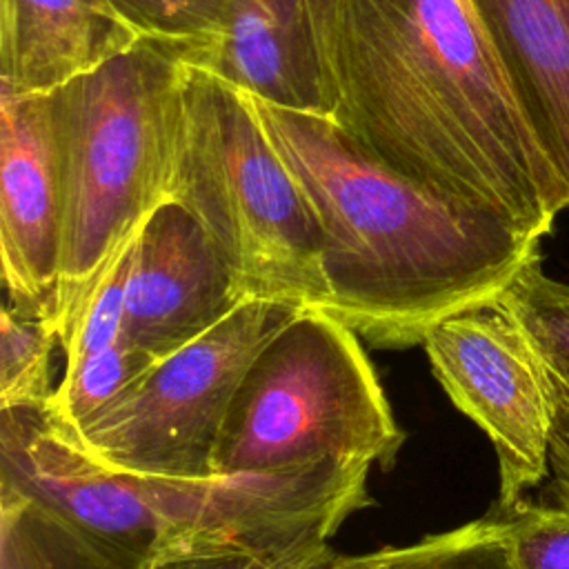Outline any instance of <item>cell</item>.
Wrapping results in <instances>:
<instances>
[{
    "instance_id": "cell-26",
    "label": "cell",
    "mask_w": 569,
    "mask_h": 569,
    "mask_svg": "<svg viewBox=\"0 0 569 569\" xmlns=\"http://www.w3.org/2000/svg\"><path fill=\"white\" fill-rule=\"evenodd\" d=\"M465 4H467V0H465ZM469 11H471V9H469Z\"/></svg>"
},
{
    "instance_id": "cell-11",
    "label": "cell",
    "mask_w": 569,
    "mask_h": 569,
    "mask_svg": "<svg viewBox=\"0 0 569 569\" xmlns=\"http://www.w3.org/2000/svg\"><path fill=\"white\" fill-rule=\"evenodd\" d=\"M569 196V0H467Z\"/></svg>"
},
{
    "instance_id": "cell-4",
    "label": "cell",
    "mask_w": 569,
    "mask_h": 569,
    "mask_svg": "<svg viewBox=\"0 0 569 569\" xmlns=\"http://www.w3.org/2000/svg\"><path fill=\"white\" fill-rule=\"evenodd\" d=\"M184 64L138 42L51 91L64 184L58 340L144 220L171 202Z\"/></svg>"
},
{
    "instance_id": "cell-5",
    "label": "cell",
    "mask_w": 569,
    "mask_h": 569,
    "mask_svg": "<svg viewBox=\"0 0 569 569\" xmlns=\"http://www.w3.org/2000/svg\"><path fill=\"white\" fill-rule=\"evenodd\" d=\"M171 200L211 236L247 298L327 311L320 236L244 91L184 64Z\"/></svg>"
},
{
    "instance_id": "cell-1",
    "label": "cell",
    "mask_w": 569,
    "mask_h": 569,
    "mask_svg": "<svg viewBox=\"0 0 569 569\" xmlns=\"http://www.w3.org/2000/svg\"><path fill=\"white\" fill-rule=\"evenodd\" d=\"M331 118L391 167L542 240L569 196L465 0H336Z\"/></svg>"
},
{
    "instance_id": "cell-9",
    "label": "cell",
    "mask_w": 569,
    "mask_h": 569,
    "mask_svg": "<svg viewBox=\"0 0 569 569\" xmlns=\"http://www.w3.org/2000/svg\"><path fill=\"white\" fill-rule=\"evenodd\" d=\"M64 184L51 93L0 89V260L9 305L53 320Z\"/></svg>"
},
{
    "instance_id": "cell-21",
    "label": "cell",
    "mask_w": 569,
    "mask_h": 569,
    "mask_svg": "<svg viewBox=\"0 0 569 569\" xmlns=\"http://www.w3.org/2000/svg\"><path fill=\"white\" fill-rule=\"evenodd\" d=\"M518 569H569V507L562 502L518 500L496 507Z\"/></svg>"
},
{
    "instance_id": "cell-10",
    "label": "cell",
    "mask_w": 569,
    "mask_h": 569,
    "mask_svg": "<svg viewBox=\"0 0 569 569\" xmlns=\"http://www.w3.org/2000/svg\"><path fill=\"white\" fill-rule=\"evenodd\" d=\"M247 296L204 227L160 204L131 242L122 340L160 358L229 316Z\"/></svg>"
},
{
    "instance_id": "cell-3",
    "label": "cell",
    "mask_w": 569,
    "mask_h": 569,
    "mask_svg": "<svg viewBox=\"0 0 569 569\" xmlns=\"http://www.w3.org/2000/svg\"><path fill=\"white\" fill-rule=\"evenodd\" d=\"M371 467L338 460L269 473L160 478L96 462L42 409H0V487L60 513L118 567L207 542L333 536L371 505Z\"/></svg>"
},
{
    "instance_id": "cell-7",
    "label": "cell",
    "mask_w": 569,
    "mask_h": 569,
    "mask_svg": "<svg viewBox=\"0 0 569 569\" xmlns=\"http://www.w3.org/2000/svg\"><path fill=\"white\" fill-rule=\"evenodd\" d=\"M300 309L284 300L244 298L211 329L156 358L109 407L67 433L96 462L118 471L216 476L213 451L247 367Z\"/></svg>"
},
{
    "instance_id": "cell-15",
    "label": "cell",
    "mask_w": 569,
    "mask_h": 569,
    "mask_svg": "<svg viewBox=\"0 0 569 569\" xmlns=\"http://www.w3.org/2000/svg\"><path fill=\"white\" fill-rule=\"evenodd\" d=\"M0 569H122L42 502L0 487Z\"/></svg>"
},
{
    "instance_id": "cell-8",
    "label": "cell",
    "mask_w": 569,
    "mask_h": 569,
    "mask_svg": "<svg viewBox=\"0 0 569 569\" xmlns=\"http://www.w3.org/2000/svg\"><path fill=\"white\" fill-rule=\"evenodd\" d=\"M449 400L489 438L505 509L551 476L558 385L536 342L496 300L451 313L422 338Z\"/></svg>"
},
{
    "instance_id": "cell-2",
    "label": "cell",
    "mask_w": 569,
    "mask_h": 569,
    "mask_svg": "<svg viewBox=\"0 0 569 569\" xmlns=\"http://www.w3.org/2000/svg\"><path fill=\"white\" fill-rule=\"evenodd\" d=\"M244 98L313 216L327 313L360 340L422 345L436 322L489 305L540 256L538 238L391 167L329 113Z\"/></svg>"
},
{
    "instance_id": "cell-17",
    "label": "cell",
    "mask_w": 569,
    "mask_h": 569,
    "mask_svg": "<svg viewBox=\"0 0 569 569\" xmlns=\"http://www.w3.org/2000/svg\"><path fill=\"white\" fill-rule=\"evenodd\" d=\"M147 351L127 340L96 351L69 367L56 385L44 411L64 431H78L109 407L153 362Z\"/></svg>"
},
{
    "instance_id": "cell-14",
    "label": "cell",
    "mask_w": 569,
    "mask_h": 569,
    "mask_svg": "<svg viewBox=\"0 0 569 569\" xmlns=\"http://www.w3.org/2000/svg\"><path fill=\"white\" fill-rule=\"evenodd\" d=\"M329 538L309 531L278 542H207L160 553L138 569H389L407 547L342 553Z\"/></svg>"
},
{
    "instance_id": "cell-16",
    "label": "cell",
    "mask_w": 569,
    "mask_h": 569,
    "mask_svg": "<svg viewBox=\"0 0 569 569\" xmlns=\"http://www.w3.org/2000/svg\"><path fill=\"white\" fill-rule=\"evenodd\" d=\"M142 42L187 64L213 69L238 9V0H111Z\"/></svg>"
},
{
    "instance_id": "cell-19",
    "label": "cell",
    "mask_w": 569,
    "mask_h": 569,
    "mask_svg": "<svg viewBox=\"0 0 569 569\" xmlns=\"http://www.w3.org/2000/svg\"><path fill=\"white\" fill-rule=\"evenodd\" d=\"M493 300L529 333L553 376L569 378V282L545 273L536 256Z\"/></svg>"
},
{
    "instance_id": "cell-22",
    "label": "cell",
    "mask_w": 569,
    "mask_h": 569,
    "mask_svg": "<svg viewBox=\"0 0 569 569\" xmlns=\"http://www.w3.org/2000/svg\"><path fill=\"white\" fill-rule=\"evenodd\" d=\"M131 242L133 238L109 262V267L96 282L91 296L87 298L82 311L78 313L71 331L60 342L64 353V367L96 351L109 349L122 340Z\"/></svg>"
},
{
    "instance_id": "cell-20",
    "label": "cell",
    "mask_w": 569,
    "mask_h": 569,
    "mask_svg": "<svg viewBox=\"0 0 569 569\" xmlns=\"http://www.w3.org/2000/svg\"><path fill=\"white\" fill-rule=\"evenodd\" d=\"M389 569H518L502 520L491 511L405 547Z\"/></svg>"
},
{
    "instance_id": "cell-18",
    "label": "cell",
    "mask_w": 569,
    "mask_h": 569,
    "mask_svg": "<svg viewBox=\"0 0 569 569\" xmlns=\"http://www.w3.org/2000/svg\"><path fill=\"white\" fill-rule=\"evenodd\" d=\"M53 325L4 305L0 313V409H42L51 400Z\"/></svg>"
},
{
    "instance_id": "cell-25",
    "label": "cell",
    "mask_w": 569,
    "mask_h": 569,
    "mask_svg": "<svg viewBox=\"0 0 569 569\" xmlns=\"http://www.w3.org/2000/svg\"><path fill=\"white\" fill-rule=\"evenodd\" d=\"M556 385H558V425H556V436L569 445V378H556Z\"/></svg>"
},
{
    "instance_id": "cell-12",
    "label": "cell",
    "mask_w": 569,
    "mask_h": 569,
    "mask_svg": "<svg viewBox=\"0 0 569 569\" xmlns=\"http://www.w3.org/2000/svg\"><path fill=\"white\" fill-rule=\"evenodd\" d=\"M138 42L111 0H2L0 89L51 93Z\"/></svg>"
},
{
    "instance_id": "cell-24",
    "label": "cell",
    "mask_w": 569,
    "mask_h": 569,
    "mask_svg": "<svg viewBox=\"0 0 569 569\" xmlns=\"http://www.w3.org/2000/svg\"><path fill=\"white\" fill-rule=\"evenodd\" d=\"M316 36L320 40V47L325 51L327 64H329V29H331V18H333V4L336 0H305Z\"/></svg>"
},
{
    "instance_id": "cell-23",
    "label": "cell",
    "mask_w": 569,
    "mask_h": 569,
    "mask_svg": "<svg viewBox=\"0 0 569 569\" xmlns=\"http://www.w3.org/2000/svg\"><path fill=\"white\" fill-rule=\"evenodd\" d=\"M551 496L569 507V445L553 436L551 445Z\"/></svg>"
},
{
    "instance_id": "cell-6",
    "label": "cell",
    "mask_w": 569,
    "mask_h": 569,
    "mask_svg": "<svg viewBox=\"0 0 569 569\" xmlns=\"http://www.w3.org/2000/svg\"><path fill=\"white\" fill-rule=\"evenodd\" d=\"M405 431L360 336L302 307L247 367L213 451V473H269L338 460L389 469Z\"/></svg>"
},
{
    "instance_id": "cell-13",
    "label": "cell",
    "mask_w": 569,
    "mask_h": 569,
    "mask_svg": "<svg viewBox=\"0 0 569 569\" xmlns=\"http://www.w3.org/2000/svg\"><path fill=\"white\" fill-rule=\"evenodd\" d=\"M211 71L271 102L331 113L329 64L305 0H238Z\"/></svg>"
}]
</instances>
